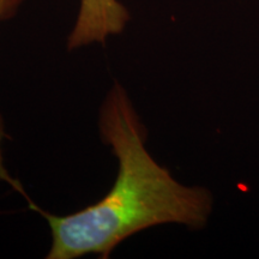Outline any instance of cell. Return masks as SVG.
I'll use <instances>...</instances> for the list:
<instances>
[{
    "label": "cell",
    "mask_w": 259,
    "mask_h": 259,
    "mask_svg": "<svg viewBox=\"0 0 259 259\" xmlns=\"http://www.w3.org/2000/svg\"><path fill=\"white\" fill-rule=\"evenodd\" d=\"M99 132L118 161L114 184L99 202L69 215H53L18 189L50 226L47 259L87 254L106 259L130 236L151 227L177 223L198 229L208 223L211 193L183 185L155 161L145 147L147 128L119 82L113 83L100 108Z\"/></svg>",
    "instance_id": "cell-1"
},
{
    "label": "cell",
    "mask_w": 259,
    "mask_h": 259,
    "mask_svg": "<svg viewBox=\"0 0 259 259\" xmlns=\"http://www.w3.org/2000/svg\"><path fill=\"white\" fill-rule=\"evenodd\" d=\"M130 19V12L119 0H80L67 50L103 44L109 36L121 34Z\"/></svg>",
    "instance_id": "cell-2"
},
{
    "label": "cell",
    "mask_w": 259,
    "mask_h": 259,
    "mask_svg": "<svg viewBox=\"0 0 259 259\" xmlns=\"http://www.w3.org/2000/svg\"><path fill=\"white\" fill-rule=\"evenodd\" d=\"M24 0H0V21L14 17Z\"/></svg>",
    "instance_id": "cell-3"
}]
</instances>
